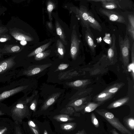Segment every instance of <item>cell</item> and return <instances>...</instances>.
<instances>
[{"instance_id": "d6a6232c", "label": "cell", "mask_w": 134, "mask_h": 134, "mask_svg": "<svg viewBox=\"0 0 134 134\" xmlns=\"http://www.w3.org/2000/svg\"><path fill=\"white\" fill-rule=\"evenodd\" d=\"M69 66V65L68 64H61L58 66V69L60 70H63L67 68Z\"/></svg>"}, {"instance_id": "44dd1931", "label": "cell", "mask_w": 134, "mask_h": 134, "mask_svg": "<svg viewBox=\"0 0 134 134\" xmlns=\"http://www.w3.org/2000/svg\"><path fill=\"white\" fill-rule=\"evenodd\" d=\"M51 51H46L38 53L35 55V59L36 60H40L44 59L50 54Z\"/></svg>"}, {"instance_id": "6da1fadb", "label": "cell", "mask_w": 134, "mask_h": 134, "mask_svg": "<svg viewBox=\"0 0 134 134\" xmlns=\"http://www.w3.org/2000/svg\"><path fill=\"white\" fill-rule=\"evenodd\" d=\"M14 55L0 60V83L9 82L15 77L21 66V63Z\"/></svg>"}, {"instance_id": "52a82bcc", "label": "cell", "mask_w": 134, "mask_h": 134, "mask_svg": "<svg viewBox=\"0 0 134 134\" xmlns=\"http://www.w3.org/2000/svg\"><path fill=\"white\" fill-rule=\"evenodd\" d=\"M118 42L121 59L125 65L129 62L130 44L129 38L126 34L123 39L120 35L118 37Z\"/></svg>"}, {"instance_id": "d590c367", "label": "cell", "mask_w": 134, "mask_h": 134, "mask_svg": "<svg viewBox=\"0 0 134 134\" xmlns=\"http://www.w3.org/2000/svg\"><path fill=\"white\" fill-rule=\"evenodd\" d=\"M7 31L8 30L6 28L0 26V36L3 34Z\"/></svg>"}, {"instance_id": "4fadbf2b", "label": "cell", "mask_w": 134, "mask_h": 134, "mask_svg": "<svg viewBox=\"0 0 134 134\" xmlns=\"http://www.w3.org/2000/svg\"><path fill=\"white\" fill-rule=\"evenodd\" d=\"M10 33L15 39L18 40L27 41H31L32 40L31 37L21 33L18 31V30H14L10 31Z\"/></svg>"}, {"instance_id": "7c38bea8", "label": "cell", "mask_w": 134, "mask_h": 134, "mask_svg": "<svg viewBox=\"0 0 134 134\" xmlns=\"http://www.w3.org/2000/svg\"><path fill=\"white\" fill-rule=\"evenodd\" d=\"M88 20L90 27L99 31H102V28L101 25L94 18L93 14L90 11L89 13Z\"/></svg>"}, {"instance_id": "9a60e30c", "label": "cell", "mask_w": 134, "mask_h": 134, "mask_svg": "<svg viewBox=\"0 0 134 134\" xmlns=\"http://www.w3.org/2000/svg\"><path fill=\"white\" fill-rule=\"evenodd\" d=\"M21 51L20 47L18 45H9L5 47L4 49L2 51V53L3 54L15 53H18Z\"/></svg>"}, {"instance_id": "d4e9b609", "label": "cell", "mask_w": 134, "mask_h": 134, "mask_svg": "<svg viewBox=\"0 0 134 134\" xmlns=\"http://www.w3.org/2000/svg\"><path fill=\"white\" fill-rule=\"evenodd\" d=\"M85 80H78L74 81L68 82V85L72 87H80L83 85Z\"/></svg>"}, {"instance_id": "7402d4cb", "label": "cell", "mask_w": 134, "mask_h": 134, "mask_svg": "<svg viewBox=\"0 0 134 134\" xmlns=\"http://www.w3.org/2000/svg\"><path fill=\"white\" fill-rule=\"evenodd\" d=\"M124 122L126 126L131 130L134 129V119L133 117L126 118L124 120Z\"/></svg>"}, {"instance_id": "5b68a950", "label": "cell", "mask_w": 134, "mask_h": 134, "mask_svg": "<svg viewBox=\"0 0 134 134\" xmlns=\"http://www.w3.org/2000/svg\"><path fill=\"white\" fill-rule=\"evenodd\" d=\"M82 43L86 51L91 54H95L96 45L95 43L93 35L90 27H82Z\"/></svg>"}, {"instance_id": "5bb4252c", "label": "cell", "mask_w": 134, "mask_h": 134, "mask_svg": "<svg viewBox=\"0 0 134 134\" xmlns=\"http://www.w3.org/2000/svg\"><path fill=\"white\" fill-rule=\"evenodd\" d=\"M60 93H61L59 92L53 94L44 102L42 107V109L46 110L53 104L60 96Z\"/></svg>"}, {"instance_id": "ba28073f", "label": "cell", "mask_w": 134, "mask_h": 134, "mask_svg": "<svg viewBox=\"0 0 134 134\" xmlns=\"http://www.w3.org/2000/svg\"><path fill=\"white\" fill-rule=\"evenodd\" d=\"M51 65V64H48L30 66L23 70H19L15 76V79L22 76H30L36 75L41 72Z\"/></svg>"}, {"instance_id": "e575fe53", "label": "cell", "mask_w": 134, "mask_h": 134, "mask_svg": "<svg viewBox=\"0 0 134 134\" xmlns=\"http://www.w3.org/2000/svg\"><path fill=\"white\" fill-rule=\"evenodd\" d=\"M131 57L132 63L134 64V42H133L131 48Z\"/></svg>"}, {"instance_id": "484cf974", "label": "cell", "mask_w": 134, "mask_h": 134, "mask_svg": "<svg viewBox=\"0 0 134 134\" xmlns=\"http://www.w3.org/2000/svg\"><path fill=\"white\" fill-rule=\"evenodd\" d=\"M76 126V123H69L62 125L61 126V128L63 130H73L75 127Z\"/></svg>"}, {"instance_id": "e0dca14e", "label": "cell", "mask_w": 134, "mask_h": 134, "mask_svg": "<svg viewBox=\"0 0 134 134\" xmlns=\"http://www.w3.org/2000/svg\"><path fill=\"white\" fill-rule=\"evenodd\" d=\"M51 43V42H49L48 43L37 48L34 51L29 54L27 55V57H31L38 53L42 52L48 47L50 44Z\"/></svg>"}, {"instance_id": "d6986e66", "label": "cell", "mask_w": 134, "mask_h": 134, "mask_svg": "<svg viewBox=\"0 0 134 134\" xmlns=\"http://www.w3.org/2000/svg\"><path fill=\"white\" fill-rule=\"evenodd\" d=\"M99 104L94 103H88L85 108L84 112L88 113L94 110L99 105Z\"/></svg>"}, {"instance_id": "bcb514c9", "label": "cell", "mask_w": 134, "mask_h": 134, "mask_svg": "<svg viewBox=\"0 0 134 134\" xmlns=\"http://www.w3.org/2000/svg\"><path fill=\"white\" fill-rule=\"evenodd\" d=\"M48 25H49L50 26V28H51V27H52V25H51V24L50 23H48ZM50 26H49V27Z\"/></svg>"}, {"instance_id": "ac0fdd59", "label": "cell", "mask_w": 134, "mask_h": 134, "mask_svg": "<svg viewBox=\"0 0 134 134\" xmlns=\"http://www.w3.org/2000/svg\"><path fill=\"white\" fill-rule=\"evenodd\" d=\"M112 94L104 92L98 94L96 97V100L99 102H102L108 99L112 96Z\"/></svg>"}, {"instance_id": "8992f818", "label": "cell", "mask_w": 134, "mask_h": 134, "mask_svg": "<svg viewBox=\"0 0 134 134\" xmlns=\"http://www.w3.org/2000/svg\"><path fill=\"white\" fill-rule=\"evenodd\" d=\"M29 98L24 97L18 100L9 108L12 115L17 117L22 118L24 116L27 110V104L29 102Z\"/></svg>"}, {"instance_id": "30bf717a", "label": "cell", "mask_w": 134, "mask_h": 134, "mask_svg": "<svg viewBox=\"0 0 134 134\" xmlns=\"http://www.w3.org/2000/svg\"><path fill=\"white\" fill-rule=\"evenodd\" d=\"M75 9L76 15L80 21L82 27H90L88 20L90 11L88 8L86 6L82 5L79 9L76 8Z\"/></svg>"}, {"instance_id": "836d02e7", "label": "cell", "mask_w": 134, "mask_h": 134, "mask_svg": "<svg viewBox=\"0 0 134 134\" xmlns=\"http://www.w3.org/2000/svg\"><path fill=\"white\" fill-rule=\"evenodd\" d=\"M83 100L82 99H79L75 101L73 104L72 105L75 107H79L83 103Z\"/></svg>"}, {"instance_id": "3957f363", "label": "cell", "mask_w": 134, "mask_h": 134, "mask_svg": "<svg viewBox=\"0 0 134 134\" xmlns=\"http://www.w3.org/2000/svg\"><path fill=\"white\" fill-rule=\"evenodd\" d=\"M74 25L71 36L70 54L72 59L74 60L80 52H84L83 45L81 39V35Z\"/></svg>"}, {"instance_id": "7bdbcfd3", "label": "cell", "mask_w": 134, "mask_h": 134, "mask_svg": "<svg viewBox=\"0 0 134 134\" xmlns=\"http://www.w3.org/2000/svg\"><path fill=\"white\" fill-rule=\"evenodd\" d=\"M20 43L22 45H25L27 43L26 41H21L20 42Z\"/></svg>"}, {"instance_id": "ab89813d", "label": "cell", "mask_w": 134, "mask_h": 134, "mask_svg": "<svg viewBox=\"0 0 134 134\" xmlns=\"http://www.w3.org/2000/svg\"><path fill=\"white\" fill-rule=\"evenodd\" d=\"M76 134H87L85 131L84 129H83L80 131H79Z\"/></svg>"}, {"instance_id": "cb8c5ba5", "label": "cell", "mask_w": 134, "mask_h": 134, "mask_svg": "<svg viewBox=\"0 0 134 134\" xmlns=\"http://www.w3.org/2000/svg\"><path fill=\"white\" fill-rule=\"evenodd\" d=\"M54 118L58 121L61 122H66L68 121L71 120L72 118L66 115H60L56 116Z\"/></svg>"}, {"instance_id": "f35d334b", "label": "cell", "mask_w": 134, "mask_h": 134, "mask_svg": "<svg viewBox=\"0 0 134 134\" xmlns=\"http://www.w3.org/2000/svg\"><path fill=\"white\" fill-rule=\"evenodd\" d=\"M7 128L5 127L0 130V134H3L7 130Z\"/></svg>"}, {"instance_id": "60d3db41", "label": "cell", "mask_w": 134, "mask_h": 134, "mask_svg": "<svg viewBox=\"0 0 134 134\" xmlns=\"http://www.w3.org/2000/svg\"><path fill=\"white\" fill-rule=\"evenodd\" d=\"M30 128L35 134H39L38 131L35 128L30 127Z\"/></svg>"}, {"instance_id": "1f68e13d", "label": "cell", "mask_w": 134, "mask_h": 134, "mask_svg": "<svg viewBox=\"0 0 134 134\" xmlns=\"http://www.w3.org/2000/svg\"><path fill=\"white\" fill-rule=\"evenodd\" d=\"M37 101L36 99L33 100L30 106V109L34 111H35L36 109Z\"/></svg>"}, {"instance_id": "8d00e7d4", "label": "cell", "mask_w": 134, "mask_h": 134, "mask_svg": "<svg viewBox=\"0 0 134 134\" xmlns=\"http://www.w3.org/2000/svg\"><path fill=\"white\" fill-rule=\"evenodd\" d=\"M28 124L29 126L30 127L34 128H35L36 127V126L35 124L31 120H30L28 122Z\"/></svg>"}, {"instance_id": "4dcf8cb0", "label": "cell", "mask_w": 134, "mask_h": 134, "mask_svg": "<svg viewBox=\"0 0 134 134\" xmlns=\"http://www.w3.org/2000/svg\"><path fill=\"white\" fill-rule=\"evenodd\" d=\"M119 88L117 86H113L107 89L104 92L109 93L111 94L115 93L118 90Z\"/></svg>"}, {"instance_id": "8fae6325", "label": "cell", "mask_w": 134, "mask_h": 134, "mask_svg": "<svg viewBox=\"0 0 134 134\" xmlns=\"http://www.w3.org/2000/svg\"><path fill=\"white\" fill-rule=\"evenodd\" d=\"M89 1L101 2L102 7L110 10L121 8L120 5L119 0H88Z\"/></svg>"}, {"instance_id": "f1b7e54d", "label": "cell", "mask_w": 134, "mask_h": 134, "mask_svg": "<svg viewBox=\"0 0 134 134\" xmlns=\"http://www.w3.org/2000/svg\"><path fill=\"white\" fill-rule=\"evenodd\" d=\"M129 21L127 25L134 28V16L133 14L129 15L128 17Z\"/></svg>"}, {"instance_id": "603a6c76", "label": "cell", "mask_w": 134, "mask_h": 134, "mask_svg": "<svg viewBox=\"0 0 134 134\" xmlns=\"http://www.w3.org/2000/svg\"><path fill=\"white\" fill-rule=\"evenodd\" d=\"M56 29L57 34L63 42H65V37L64 33L57 21H56Z\"/></svg>"}, {"instance_id": "ee69618b", "label": "cell", "mask_w": 134, "mask_h": 134, "mask_svg": "<svg viewBox=\"0 0 134 134\" xmlns=\"http://www.w3.org/2000/svg\"><path fill=\"white\" fill-rule=\"evenodd\" d=\"M2 51H0V60H2L3 59V54L2 53Z\"/></svg>"}, {"instance_id": "4316f807", "label": "cell", "mask_w": 134, "mask_h": 134, "mask_svg": "<svg viewBox=\"0 0 134 134\" xmlns=\"http://www.w3.org/2000/svg\"><path fill=\"white\" fill-rule=\"evenodd\" d=\"M55 7L54 4L52 2L49 1L48 2L47 6V9L49 15V18H51V13Z\"/></svg>"}, {"instance_id": "f546056e", "label": "cell", "mask_w": 134, "mask_h": 134, "mask_svg": "<svg viewBox=\"0 0 134 134\" xmlns=\"http://www.w3.org/2000/svg\"><path fill=\"white\" fill-rule=\"evenodd\" d=\"M11 37L8 35L3 34L0 36V42H4L10 40Z\"/></svg>"}, {"instance_id": "f6af8a7d", "label": "cell", "mask_w": 134, "mask_h": 134, "mask_svg": "<svg viewBox=\"0 0 134 134\" xmlns=\"http://www.w3.org/2000/svg\"><path fill=\"white\" fill-rule=\"evenodd\" d=\"M43 134H48L46 130H44V131Z\"/></svg>"}, {"instance_id": "7a4b0ae2", "label": "cell", "mask_w": 134, "mask_h": 134, "mask_svg": "<svg viewBox=\"0 0 134 134\" xmlns=\"http://www.w3.org/2000/svg\"><path fill=\"white\" fill-rule=\"evenodd\" d=\"M29 85L24 84L22 79L10 81L0 88V107L5 105L2 102L19 93L23 92L28 87Z\"/></svg>"}, {"instance_id": "74e56055", "label": "cell", "mask_w": 134, "mask_h": 134, "mask_svg": "<svg viewBox=\"0 0 134 134\" xmlns=\"http://www.w3.org/2000/svg\"><path fill=\"white\" fill-rule=\"evenodd\" d=\"M15 132L16 134H22L20 129L18 126L15 127Z\"/></svg>"}, {"instance_id": "ffe728a7", "label": "cell", "mask_w": 134, "mask_h": 134, "mask_svg": "<svg viewBox=\"0 0 134 134\" xmlns=\"http://www.w3.org/2000/svg\"><path fill=\"white\" fill-rule=\"evenodd\" d=\"M57 52L59 55L61 57H63L65 51V48L63 44L59 40L57 41Z\"/></svg>"}, {"instance_id": "9c48e42d", "label": "cell", "mask_w": 134, "mask_h": 134, "mask_svg": "<svg viewBox=\"0 0 134 134\" xmlns=\"http://www.w3.org/2000/svg\"><path fill=\"white\" fill-rule=\"evenodd\" d=\"M99 11L101 13L106 16L110 21L126 25L127 23L124 17L114 11L100 8Z\"/></svg>"}, {"instance_id": "277c9868", "label": "cell", "mask_w": 134, "mask_h": 134, "mask_svg": "<svg viewBox=\"0 0 134 134\" xmlns=\"http://www.w3.org/2000/svg\"><path fill=\"white\" fill-rule=\"evenodd\" d=\"M95 111L105 119L122 134H132L112 113L103 109H97Z\"/></svg>"}, {"instance_id": "2e32d148", "label": "cell", "mask_w": 134, "mask_h": 134, "mask_svg": "<svg viewBox=\"0 0 134 134\" xmlns=\"http://www.w3.org/2000/svg\"><path fill=\"white\" fill-rule=\"evenodd\" d=\"M129 99V98L125 97L111 103L107 107V108L111 109L119 107L126 103Z\"/></svg>"}, {"instance_id": "83f0119b", "label": "cell", "mask_w": 134, "mask_h": 134, "mask_svg": "<svg viewBox=\"0 0 134 134\" xmlns=\"http://www.w3.org/2000/svg\"><path fill=\"white\" fill-rule=\"evenodd\" d=\"M91 119L92 122L95 127L97 128L99 126V121L96 117L95 114L93 113L91 114Z\"/></svg>"}, {"instance_id": "b9f144b4", "label": "cell", "mask_w": 134, "mask_h": 134, "mask_svg": "<svg viewBox=\"0 0 134 134\" xmlns=\"http://www.w3.org/2000/svg\"><path fill=\"white\" fill-rule=\"evenodd\" d=\"M112 134H119L115 129H113L110 130Z\"/></svg>"}]
</instances>
